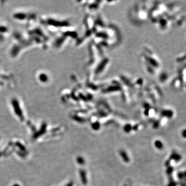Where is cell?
Returning a JSON list of instances; mask_svg holds the SVG:
<instances>
[{"label":"cell","instance_id":"obj_2","mask_svg":"<svg viewBox=\"0 0 186 186\" xmlns=\"http://www.w3.org/2000/svg\"><path fill=\"white\" fill-rule=\"evenodd\" d=\"M162 114L163 116L167 117L168 118H171L173 115V112L171 111H169V110L164 111Z\"/></svg>","mask_w":186,"mask_h":186},{"label":"cell","instance_id":"obj_9","mask_svg":"<svg viewBox=\"0 0 186 186\" xmlns=\"http://www.w3.org/2000/svg\"><path fill=\"white\" fill-rule=\"evenodd\" d=\"M184 174L185 178H186V171H185V172H184Z\"/></svg>","mask_w":186,"mask_h":186},{"label":"cell","instance_id":"obj_1","mask_svg":"<svg viewBox=\"0 0 186 186\" xmlns=\"http://www.w3.org/2000/svg\"><path fill=\"white\" fill-rule=\"evenodd\" d=\"M169 159L171 161L172 160H174L176 162H179L180 160L182 159V157L179 154H177L176 152H173L172 154L171 155L170 157L169 158Z\"/></svg>","mask_w":186,"mask_h":186},{"label":"cell","instance_id":"obj_4","mask_svg":"<svg viewBox=\"0 0 186 186\" xmlns=\"http://www.w3.org/2000/svg\"><path fill=\"white\" fill-rule=\"evenodd\" d=\"M173 171H174V168H173V167H172L169 166V167H168L167 168L166 173H167V175L169 176L172 175V173H173Z\"/></svg>","mask_w":186,"mask_h":186},{"label":"cell","instance_id":"obj_8","mask_svg":"<svg viewBox=\"0 0 186 186\" xmlns=\"http://www.w3.org/2000/svg\"><path fill=\"white\" fill-rule=\"evenodd\" d=\"M182 135L184 138H186V129H185L182 131Z\"/></svg>","mask_w":186,"mask_h":186},{"label":"cell","instance_id":"obj_6","mask_svg":"<svg viewBox=\"0 0 186 186\" xmlns=\"http://www.w3.org/2000/svg\"><path fill=\"white\" fill-rule=\"evenodd\" d=\"M177 183L175 182L174 180H173V181L169 182L168 184L167 185V186H177Z\"/></svg>","mask_w":186,"mask_h":186},{"label":"cell","instance_id":"obj_3","mask_svg":"<svg viewBox=\"0 0 186 186\" xmlns=\"http://www.w3.org/2000/svg\"><path fill=\"white\" fill-rule=\"evenodd\" d=\"M155 146L159 149H162L163 147V145L161 141L159 140H157L155 142Z\"/></svg>","mask_w":186,"mask_h":186},{"label":"cell","instance_id":"obj_7","mask_svg":"<svg viewBox=\"0 0 186 186\" xmlns=\"http://www.w3.org/2000/svg\"><path fill=\"white\" fill-rule=\"evenodd\" d=\"M170 163H171V160H169V159H168L166 162V163H165V165H166V166H167V167H169V165H170Z\"/></svg>","mask_w":186,"mask_h":186},{"label":"cell","instance_id":"obj_5","mask_svg":"<svg viewBox=\"0 0 186 186\" xmlns=\"http://www.w3.org/2000/svg\"><path fill=\"white\" fill-rule=\"evenodd\" d=\"M177 177L179 179H183L185 178L184 172H179L177 174Z\"/></svg>","mask_w":186,"mask_h":186}]
</instances>
